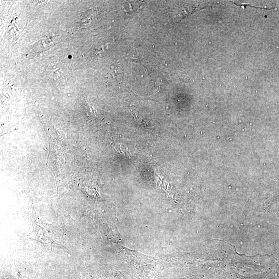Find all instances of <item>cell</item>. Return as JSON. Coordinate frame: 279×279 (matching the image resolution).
<instances>
[{"mask_svg": "<svg viewBox=\"0 0 279 279\" xmlns=\"http://www.w3.org/2000/svg\"><path fill=\"white\" fill-rule=\"evenodd\" d=\"M45 227H46L44 226L43 227L40 225H36V227H34V230L33 233L43 234L44 235H41L35 237L34 239L35 240L43 243H50V245H52L53 243H54V244H60L57 237L55 236V234L53 232V230L51 232H50L52 228L50 229L48 228H46Z\"/></svg>", "mask_w": 279, "mask_h": 279, "instance_id": "6da1fadb", "label": "cell"}, {"mask_svg": "<svg viewBox=\"0 0 279 279\" xmlns=\"http://www.w3.org/2000/svg\"><path fill=\"white\" fill-rule=\"evenodd\" d=\"M49 77L54 81L60 82L64 80L67 74V69L63 63L54 62L48 68Z\"/></svg>", "mask_w": 279, "mask_h": 279, "instance_id": "7a4b0ae2", "label": "cell"}, {"mask_svg": "<svg viewBox=\"0 0 279 279\" xmlns=\"http://www.w3.org/2000/svg\"><path fill=\"white\" fill-rule=\"evenodd\" d=\"M123 76V69L120 65H117L111 70L110 79H113L115 81H121Z\"/></svg>", "mask_w": 279, "mask_h": 279, "instance_id": "3957f363", "label": "cell"}, {"mask_svg": "<svg viewBox=\"0 0 279 279\" xmlns=\"http://www.w3.org/2000/svg\"><path fill=\"white\" fill-rule=\"evenodd\" d=\"M93 13L91 12V11H89L83 14V15L81 16L80 19V24L81 25H86L89 23H91L93 19H91V16L93 15Z\"/></svg>", "mask_w": 279, "mask_h": 279, "instance_id": "277c9868", "label": "cell"}]
</instances>
